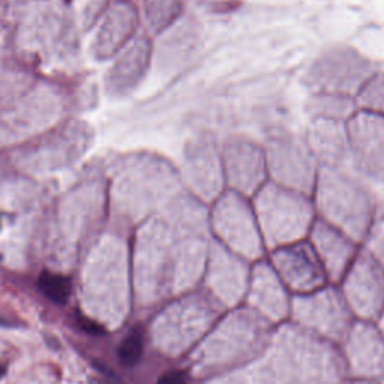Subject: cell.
<instances>
[{
	"label": "cell",
	"instance_id": "9",
	"mask_svg": "<svg viewBox=\"0 0 384 384\" xmlns=\"http://www.w3.org/2000/svg\"><path fill=\"white\" fill-rule=\"evenodd\" d=\"M308 119H326L347 124L357 111L356 99L337 94H309L305 101Z\"/></svg>",
	"mask_w": 384,
	"mask_h": 384
},
{
	"label": "cell",
	"instance_id": "8",
	"mask_svg": "<svg viewBox=\"0 0 384 384\" xmlns=\"http://www.w3.org/2000/svg\"><path fill=\"white\" fill-rule=\"evenodd\" d=\"M302 135L320 168L350 165L347 124L326 119H309Z\"/></svg>",
	"mask_w": 384,
	"mask_h": 384
},
{
	"label": "cell",
	"instance_id": "13",
	"mask_svg": "<svg viewBox=\"0 0 384 384\" xmlns=\"http://www.w3.org/2000/svg\"><path fill=\"white\" fill-rule=\"evenodd\" d=\"M117 355L120 362L126 367L135 365L140 360L141 355H143V335H141V332L138 329L131 330L124 338V341L120 342Z\"/></svg>",
	"mask_w": 384,
	"mask_h": 384
},
{
	"label": "cell",
	"instance_id": "10",
	"mask_svg": "<svg viewBox=\"0 0 384 384\" xmlns=\"http://www.w3.org/2000/svg\"><path fill=\"white\" fill-rule=\"evenodd\" d=\"M145 11L150 30L163 34L185 17L186 0H146Z\"/></svg>",
	"mask_w": 384,
	"mask_h": 384
},
{
	"label": "cell",
	"instance_id": "16",
	"mask_svg": "<svg viewBox=\"0 0 384 384\" xmlns=\"http://www.w3.org/2000/svg\"><path fill=\"white\" fill-rule=\"evenodd\" d=\"M5 374V367H0V377H2Z\"/></svg>",
	"mask_w": 384,
	"mask_h": 384
},
{
	"label": "cell",
	"instance_id": "11",
	"mask_svg": "<svg viewBox=\"0 0 384 384\" xmlns=\"http://www.w3.org/2000/svg\"><path fill=\"white\" fill-rule=\"evenodd\" d=\"M357 110L384 116V68L377 69L356 95Z\"/></svg>",
	"mask_w": 384,
	"mask_h": 384
},
{
	"label": "cell",
	"instance_id": "1",
	"mask_svg": "<svg viewBox=\"0 0 384 384\" xmlns=\"http://www.w3.org/2000/svg\"><path fill=\"white\" fill-rule=\"evenodd\" d=\"M377 186L350 165L320 168L312 201L316 214L335 224L365 228L378 206Z\"/></svg>",
	"mask_w": 384,
	"mask_h": 384
},
{
	"label": "cell",
	"instance_id": "5",
	"mask_svg": "<svg viewBox=\"0 0 384 384\" xmlns=\"http://www.w3.org/2000/svg\"><path fill=\"white\" fill-rule=\"evenodd\" d=\"M221 154L227 189L252 198L269 182L261 140L245 134L228 135L221 140Z\"/></svg>",
	"mask_w": 384,
	"mask_h": 384
},
{
	"label": "cell",
	"instance_id": "2",
	"mask_svg": "<svg viewBox=\"0 0 384 384\" xmlns=\"http://www.w3.org/2000/svg\"><path fill=\"white\" fill-rule=\"evenodd\" d=\"M378 68L360 50L338 44L320 52L308 65L302 83L309 94H337L356 98Z\"/></svg>",
	"mask_w": 384,
	"mask_h": 384
},
{
	"label": "cell",
	"instance_id": "7",
	"mask_svg": "<svg viewBox=\"0 0 384 384\" xmlns=\"http://www.w3.org/2000/svg\"><path fill=\"white\" fill-rule=\"evenodd\" d=\"M257 219H263L272 228H299L309 226L316 215L312 197L267 182L251 198Z\"/></svg>",
	"mask_w": 384,
	"mask_h": 384
},
{
	"label": "cell",
	"instance_id": "3",
	"mask_svg": "<svg viewBox=\"0 0 384 384\" xmlns=\"http://www.w3.org/2000/svg\"><path fill=\"white\" fill-rule=\"evenodd\" d=\"M261 141L266 152L269 180L312 195L320 165L303 135L279 128L270 131Z\"/></svg>",
	"mask_w": 384,
	"mask_h": 384
},
{
	"label": "cell",
	"instance_id": "4",
	"mask_svg": "<svg viewBox=\"0 0 384 384\" xmlns=\"http://www.w3.org/2000/svg\"><path fill=\"white\" fill-rule=\"evenodd\" d=\"M182 186L189 194L212 205L227 189L222 165L221 138L212 131H198L184 150V165L179 171Z\"/></svg>",
	"mask_w": 384,
	"mask_h": 384
},
{
	"label": "cell",
	"instance_id": "6",
	"mask_svg": "<svg viewBox=\"0 0 384 384\" xmlns=\"http://www.w3.org/2000/svg\"><path fill=\"white\" fill-rule=\"evenodd\" d=\"M350 167L384 186V116L357 110L347 122Z\"/></svg>",
	"mask_w": 384,
	"mask_h": 384
},
{
	"label": "cell",
	"instance_id": "15",
	"mask_svg": "<svg viewBox=\"0 0 384 384\" xmlns=\"http://www.w3.org/2000/svg\"><path fill=\"white\" fill-rule=\"evenodd\" d=\"M80 323H82L83 329H86V330L90 332V333H104V329L101 327V326L98 325V323L90 321V320H87L86 317H80Z\"/></svg>",
	"mask_w": 384,
	"mask_h": 384
},
{
	"label": "cell",
	"instance_id": "14",
	"mask_svg": "<svg viewBox=\"0 0 384 384\" xmlns=\"http://www.w3.org/2000/svg\"><path fill=\"white\" fill-rule=\"evenodd\" d=\"M158 384H188L184 372L180 371H168L158 380Z\"/></svg>",
	"mask_w": 384,
	"mask_h": 384
},
{
	"label": "cell",
	"instance_id": "12",
	"mask_svg": "<svg viewBox=\"0 0 384 384\" xmlns=\"http://www.w3.org/2000/svg\"><path fill=\"white\" fill-rule=\"evenodd\" d=\"M38 287L47 299L59 305H65L73 291V282L68 276L53 274V272H43L38 279Z\"/></svg>",
	"mask_w": 384,
	"mask_h": 384
}]
</instances>
